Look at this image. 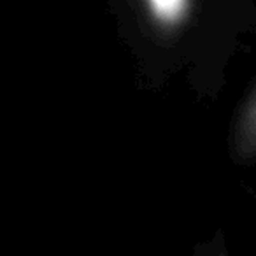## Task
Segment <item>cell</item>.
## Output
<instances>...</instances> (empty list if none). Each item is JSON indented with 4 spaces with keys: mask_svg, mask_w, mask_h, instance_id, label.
Listing matches in <instances>:
<instances>
[{
    "mask_svg": "<svg viewBox=\"0 0 256 256\" xmlns=\"http://www.w3.org/2000/svg\"><path fill=\"white\" fill-rule=\"evenodd\" d=\"M153 14L164 23H176L188 11L190 4L182 0H153L150 4Z\"/></svg>",
    "mask_w": 256,
    "mask_h": 256,
    "instance_id": "obj_1",
    "label": "cell"
}]
</instances>
